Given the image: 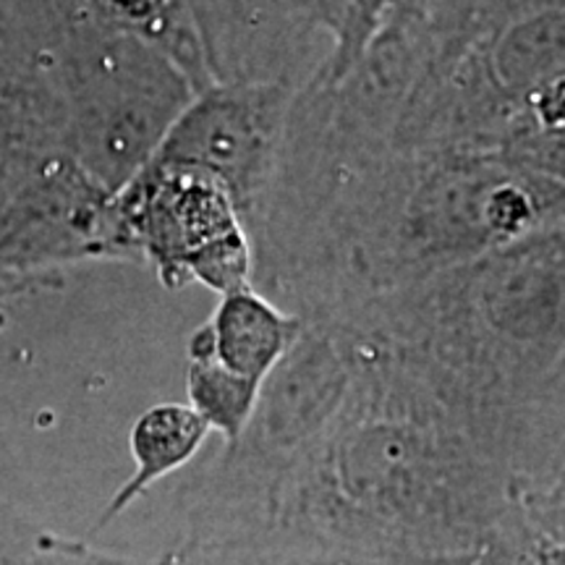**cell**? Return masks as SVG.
Here are the masks:
<instances>
[{
	"label": "cell",
	"instance_id": "obj_3",
	"mask_svg": "<svg viewBox=\"0 0 565 565\" xmlns=\"http://www.w3.org/2000/svg\"><path fill=\"white\" fill-rule=\"evenodd\" d=\"M333 322L433 395L515 494L565 475V223Z\"/></svg>",
	"mask_w": 565,
	"mask_h": 565
},
{
	"label": "cell",
	"instance_id": "obj_9",
	"mask_svg": "<svg viewBox=\"0 0 565 565\" xmlns=\"http://www.w3.org/2000/svg\"><path fill=\"white\" fill-rule=\"evenodd\" d=\"M160 565H433L366 557L343 550L270 540V536H183ZM456 565V563H454Z\"/></svg>",
	"mask_w": 565,
	"mask_h": 565
},
{
	"label": "cell",
	"instance_id": "obj_12",
	"mask_svg": "<svg viewBox=\"0 0 565 565\" xmlns=\"http://www.w3.org/2000/svg\"><path fill=\"white\" fill-rule=\"evenodd\" d=\"M0 565H160L100 553L87 542L66 540L21 519L0 503Z\"/></svg>",
	"mask_w": 565,
	"mask_h": 565
},
{
	"label": "cell",
	"instance_id": "obj_10",
	"mask_svg": "<svg viewBox=\"0 0 565 565\" xmlns=\"http://www.w3.org/2000/svg\"><path fill=\"white\" fill-rule=\"evenodd\" d=\"M263 385L223 370L202 345H186L189 406L207 422L210 433L223 437V448L242 440L257 408Z\"/></svg>",
	"mask_w": 565,
	"mask_h": 565
},
{
	"label": "cell",
	"instance_id": "obj_7",
	"mask_svg": "<svg viewBox=\"0 0 565 565\" xmlns=\"http://www.w3.org/2000/svg\"><path fill=\"white\" fill-rule=\"evenodd\" d=\"M301 333V317L273 303L257 288L221 296L210 320L189 341L202 345L223 370L265 385Z\"/></svg>",
	"mask_w": 565,
	"mask_h": 565
},
{
	"label": "cell",
	"instance_id": "obj_4",
	"mask_svg": "<svg viewBox=\"0 0 565 565\" xmlns=\"http://www.w3.org/2000/svg\"><path fill=\"white\" fill-rule=\"evenodd\" d=\"M118 257H141L166 288L202 282L217 296L254 286L249 233L221 179L189 162L152 158L113 194Z\"/></svg>",
	"mask_w": 565,
	"mask_h": 565
},
{
	"label": "cell",
	"instance_id": "obj_11",
	"mask_svg": "<svg viewBox=\"0 0 565 565\" xmlns=\"http://www.w3.org/2000/svg\"><path fill=\"white\" fill-rule=\"evenodd\" d=\"M561 3L565 0H416V11L437 45L463 47Z\"/></svg>",
	"mask_w": 565,
	"mask_h": 565
},
{
	"label": "cell",
	"instance_id": "obj_13",
	"mask_svg": "<svg viewBox=\"0 0 565 565\" xmlns=\"http://www.w3.org/2000/svg\"><path fill=\"white\" fill-rule=\"evenodd\" d=\"M515 513L529 534L565 550V475L515 494Z\"/></svg>",
	"mask_w": 565,
	"mask_h": 565
},
{
	"label": "cell",
	"instance_id": "obj_14",
	"mask_svg": "<svg viewBox=\"0 0 565 565\" xmlns=\"http://www.w3.org/2000/svg\"><path fill=\"white\" fill-rule=\"evenodd\" d=\"M309 3H312L317 24L322 26L328 38H333L338 21H341L343 9H345V3H349V0H309Z\"/></svg>",
	"mask_w": 565,
	"mask_h": 565
},
{
	"label": "cell",
	"instance_id": "obj_5",
	"mask_svg": "<svg viewBox=\"0 0 565 565\" xmlns=\"http://www.w3.org/2000/svg\"><path fill=\"white\" fill-rule=\"evenodd\" d=\"M294 97L296 89L282 84H212L192 97L152 158L221 179L252 233L270 194Z\"/></svg>",
	"mask_w": 565,
	"mask_h": 565
},
{
	"label": "cell",
	"instance_id": "obj_6",
	"mask_svg": "<svg viewBox=\"0 0 565 565\" xmlns=\"http://www.w3.org/2000/svg\"><path fill=\"white\" fill-rule=\"evenodd\" d=\"M215 84L299 92L328 58L330 38L309 0H186Z\"/></svg>",
	"mask_w": 565,
	"mask_h": 565
},
{
	"label": "cell",
	"instance_id": "obj_1",
	"mask_svg": "<svg viewBox=\"0 0 565 565\" xmlns=\"http://www.w3.org/2000/svg\"><path fill=\"white\" fill-rule=\"evenodd\" d=\"M561 223L553 175L362 139L301 87L249 233L254 288L301 320H335Z\"/></svg>",
	"mask_w": 565,
	"mask_h": 565
},
{
	"label": "cell",
	"instance_id": "obj_2",
	"mask_svg": "<svg viewBox=\"0 0 565 565\" xmlns=\"http://www.w3.org/2000/svg\"><path fill=\"white\" fill-rule=\"evenodd\" d=\"M330 324L353 362L333 422L249 511L186 536H270L433 565L475 557L511 511L513 482L398 364Z\"/></svg>",
	"mask_w": 565,
	"mask_h": 565
},
{
	"label": "cell",
	"instance_id": "obj_8",
	"mask_svg": "<svg viewBox=\"0 0 565 565\" xmlns=\"http://www.w3.org/2000/svg\"><path fill=\"white\" fill-rule=\"evenodd\" d=\"M207 437V422L189 404L171 401V404H154L141 412L129 433L134 475L108 500L97 519L95 532H103L124 511H129L154 482L192 461Z\"/></svg>",
	"mask_w": 565,
	"mask_h": 565
}]
</instances>
